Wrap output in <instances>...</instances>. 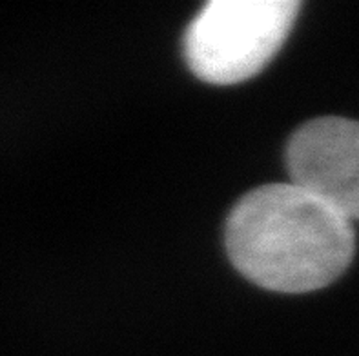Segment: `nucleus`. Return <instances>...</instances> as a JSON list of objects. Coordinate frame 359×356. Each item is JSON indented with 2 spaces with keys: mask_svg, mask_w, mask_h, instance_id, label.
I'll use <instances>...</instances> for the list:
<instances>
[{
  "mask_svg": "<svg viewBox=\"0 0 359 356\" xmlns=\"http://www.w3.org/2000/svg\"><path fill=\"white\" fill-rule=\"evenodd\" d=\"M299 9L297 0H212L187 29L188 66L208 84L248 80L281 50Z\"/></svg>",
  "mask_w": 359,
  "mask_h": 356,
  "instance_id": "f03ea898",
  "label": "nucleus"
},
{
  "mask_svg": "<svg viewBox=\"0 0 359 356\" xmlns=\"http://www.w3.org/2000/svg\"><path fill=\"white\" fill-rule=\"evenodd\" d=\"M290 184L309 191L346 220H359V122L309 120L287 145Z\"/></svg>",
  "mask_w": 359,
  "mask_h": 356,
  "instance_id": "7ed1b4c3",
  "label": "nucleus"
},
{
  "mask_svg": "<svg viewBox=\"0 0 359 356\" xmlns=\"http://www.w3.org/2000/svg\"><path fill=\"white\" fill-rule=\"evenodd\" d=\"M224 240L243 276L292 294L330 285L355 252L352 222L290 182L246 193L228 215Z\"/></svg>",
  "mask_w": 359,
  "mask_h": 356,
  "instance_id": "f257e3e1",
  "label": "nucleus"
}]
</instances>
